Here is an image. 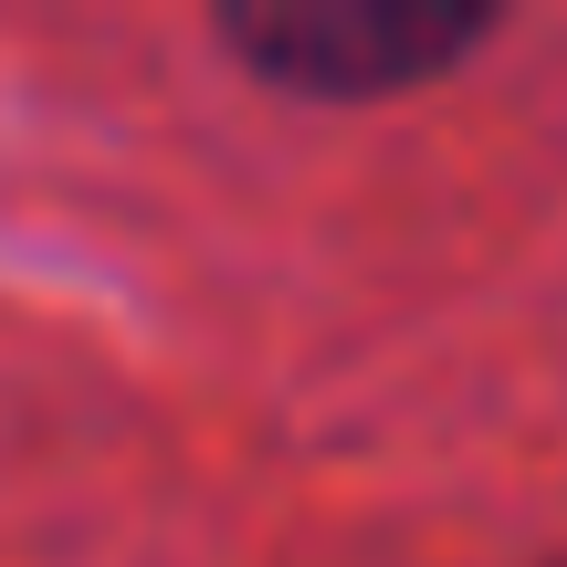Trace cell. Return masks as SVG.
Instances as JSON below:
<instances>
[{
  "label": "cell",
  "instance_id": "1",
  "mask_svg": "<svg viewBox=\"0 0 567 567\" xmlns=\"http://www.w3.org/2000/svg\"><path fill=\"white\" fill-rule=\"evenodd\" d=\"M221 32L295 95H389L473 53L484 11L463 0H243Z\"/></svg>",
  "mask_w": 567,
  "mask_h": 567
}]
</instances>
